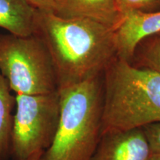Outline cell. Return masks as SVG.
<instances>
[{
	"label": "cell",
	"mask_w": 160,
	"mask_h": 160,
	"mask_svg": "<svg viewBox=\"0 0 160 160\" xmlns=\"http://www.w3.org/2000/svg\"><path fill=\"white\" fill-rule=\"evenodd\" d=\"M104 71L102 134L160 122V72L117 57Z\"/></svg>",
	"instance_id": "obj_2"
},
{
	"label": "cell",
	"mask_w": 160,
	"mask_h": 160,
	"mask_svg": "<svg viewBox=\"0 0 160 160\" xmlns=\"http://www.w3.org/2000/svg\"><path fill=\"white\" fill-rule=\"evenodd\" d=\"M38 11L53 12L55 0H28Z\"/></svg>",
	"instance_id": "obj_14"
},
{
	"label": "cell",
	"mask_w": 160,
	"mask_h": 160,
	"mask_svg": "<svg viewBox=\"0 0 160 160\" xmlns=\"http://www.w3.org/2000/svg\"><path fill=\"white\" fill-rule=\"evenodd\" d=\"M37 13L28 0H0V28L20 37L33 35Z\"/></svg>",
	"instance_id": "obj_9"
},
{
	"label": "cell",
	"mask_w": 160,
	"mask_h": 160,
	"mask_svg": "<svg viewBox=\"0 0 160 160\" xmlns=\"http://www.w3.org/2000/svg\"><path fill=\"white\" fill-rule=\"evenodd\" d=\"M100 75L58 88L59 121L39 160H92L102 136L103 90Z\"/></svg>",
	"instance_id": "obj_3"
},
{
	"label": "cell",
	"mask_w": 160,
	"mask_h": 160,
	"mask_svg": "<svg viewBox=\"0 0 160 160\" xmlns=\"http://www.w3.org/2000/svg\"><path fill=\"white\" fill-rule=\"evenodd\" d=\"M158 33H160V10L125 15L115 30L117 57L131 62L138 45Z\"/></svg>",
	"instance_id": "obj_7"
},
{
	"label": "cell",
	"mask_w": 160,
	"mask_h": 160,
	"mask_svg": "<svg viewBox=\"0 0 160 160\" xmlns=\"http://www.w3.org/2000/svg\"><path fill=\"white\" fill-rule=\"evenodd\" d=\"M148 160H160V153L157 154H151Z\"/></svg>",
	"instance_id": "obj_16"
},
{
	"label": "cell",
	"mask_w": 160,
	"mask_h": 160,
	"mask_svg": "<svg viewBox=\"0 0 160 160\" xmlns=\"http://www.w3.org/2000/svg\"><path fill=\"white\" fill-rule=\"evenodd\" d=\"M0 73L16 94H41L58 89L51 56L36 34L0 33Z\"/></svg>",
	"instance_id": "obj_4"
},
{
	"label": "cell",
	"mask_w": 160,
	"mask_h": 160,
	"mask_svg": "<svg viewBox=\"0 0 160 160\" xmlns=\"http://www.w3.org/2000/svg\"><path fill=\"white\" fill-rule=\"evenodd\" d=\"M151 148L142 128L102 134L92 160H148Z\"/></svg>",
	"instance_id": "obj_6"
},
{
	"label": "cell",
	"mask_w": 160,
	"mask_h": 160,
	"mask_svg": "<svg viewBox=\"0 0 160 160\" xmlns=\"http://www.w3.org/2000/svg\"><path fill=\"white\" fill-rule=\"evenodd\" d=\"M142 129L148 142L151 154L160 153V122L144 126Z\"/></svg>",
	"instance_id": "obj_13"
},
{
	"label": "cell",
	"mask_w": 160,
	"mask_h": 160,
	"mask_svg": "<svg viewBox=\"0 0 160 160\" xmlns=\"http://www.w3.org/2000/svg\"><path fill=\"white\" fill-rule=\"evenodd\" d=\"M122 17L132 12H152L160 10V0H116Z\"/></svg>",
	"instance_id": "obj_12"
},
{
	"label": "cell",
	"mask_w": 160,
	"mask_h": 160,
	"mask_svg": "<svg viewBox=\"0 0 160 160\" xmlns=\"http://www.w3.org/2000/svg\"><path fill=\"white\" fill-rule=\"evenodd\" d=\"M15 106V96L0 73V160H11V139Z\"/></svg>",
	"instance_id": "obj_10"
},
{
	"label": "cell",
	"mask_w": 160,
	"mask_h": 160,
	"mask_svg": "<svg viewBox=\"0 0 160 160\" xmlns=\"http://www.w3.org/2000/svg\"><path fill=\"white\" fill-rule=\"evenodd\" d=\"M11 139V160H27L51 146L60 116L59 92L15 95Z\"/></svg>",
	"instance_id": "obj_5"
},
{
	"label": "cell",
	"mask_w": 160,
	"mask_h": 160,
	"mask_svg": "<svg viewBox=\"0 0 160 160\" xmlns=\"http://www.w3.org/2000/svg\"><path fill=\"white\" fill-rule=\"evenodd\" d=\"M134 57L135 65L160 72V33L143 40L137 48Z\"/></svg>",
	"instance_id": "obj_11"
},
{
	"label": "cell",
	"mask_w": 160,
	"mask_h": 160,
	"mask_svg": "<svg viewBox=\"0 0 160 160\" xmlns=\"http://www.w3.org/2000/svg\"><path fill=\"white\" fill-rule=\"evenodd\" d=\"M64 19H87L116 30L122 17L116 0H55L53 12Z\"/></svg>",
	"instance_id": "obj_8"
},
{
	"label": "cell",
	"mask_w": 160,
	"mask_h": 160,
	"mask_svg": "<svg viewBox=\"0 0 160 160\" xmlns=\"http://www.w3.org/2000/svg\"><path fill=\"white\" fill-rule=\"evenodd\" d=\"M42 153H43V151L37 152V153H33V154L32 155L31 157L27 160H39L40 157H41V156H42Z\"/></svg>",
	"instance_id": "obj_15"
},
{
	"label": "cell",
	"mask_w": 160,
	"mask_h": 160,
	"mask_svg": "<svg viewBox=\"0 0 160 160\" xmlns=\"http://www.w3.org/2000/svg\"><path fill=\"white\" fill-rule=\"evenodd\" d=\"M34 34L49 52L58 88L99 76L117 57L115 30L93 20L38 11Z\"/></svg>",
	"instance_id": "obj_1"
}]
</instances>
